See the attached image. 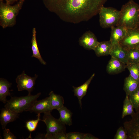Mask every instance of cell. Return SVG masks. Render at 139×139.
<instances>
[{
	"label": "cell",
	"instance_id": "obj_20",
	"mask_svg": "<svg viewBox=\"0 0 139 139\" xmlns=\"http://www.w3.org/2000/svg\"><path fill=\"white\" fill-rule=\"evenodd\" d=\"M36 31L35 28L32 30V37L31 41V49L32 52V57H34L38 59L40 63L44 65L46 64V62L42 58L38 48L36 39Z\"/></svg>",
	"mask_w": 139,
	"mask_h": 139
},
{
	"label": "cell",
	"instance_id": "obj_32",
	"mask_svg": "<svg viewBox=\"0 0 139 139\" xmlns=\"http://www.w3.org/2000/svg\"><path fill=\"white\" fill-rule=\"evenodd\" d=\"M98 138L90 134H85L84 139H97Z\"/></svg>",
	"mask_w": 139,
	"mask_h": 139
},
{
	"label": "cell",
	"instance_id": "obj_3",
	"mask_svg": "<svg viewBox=\"0 0 139 139\" xmlns=\"http://www.w3.org/2000/svg\"><path fill=\"white\" fill-rule=\"evenodd\" d=\"M24 0H19L14 5L0 1V25L3 29L14 26L16 18L21 9Z\"/></svg>",
	"mask_w": 139,
	"mask_h": 139
},
{
	"label": "cell",
	"instance_id": "obj_1",
	"mask_svg": "<svg viewBox=\"0 0 139 139\" xmlns=\"http://www.w3.org/2000/svg\"><path fill=\"white\" fill-rule=\"evenodd\" d=\"M107 0H55L51 5L67 15L88 18L96 14Z\"/></svg>",
	"mask_w": 139,
	"mask_h": 139
},
{
	"label": "cell",
	"instance_id": "obj_22",
	"mask_svg": "<svg viewBox=\"0 0 139 139\" xmlns=\"http://www.w3.org/2000/svg\"><path fill=\"white\" fill-rule=\"evenodd\" d=\"M59 113L60 120L65 125L70 126L72 124V113L66 107L63 106L58 110Z\"/></svg>",
	"mask_w": 139,
	"mask_h": 139
},
{
	"label": "cell",
	"instance_id": "obj_24",
	"mask_svg": "<svg viewBox=\"0 0 139 139\" xmlns=\"http://www.w3.org/2000/svg\"><path fill=\"white\" fill-rule=\"evenodd\" d=\"M127 50L128 63L138 64L139 61L138 48H132Z\"/></svg>",
	"mask_w": 139,
	"mask_h": 139
},
{
	"label": "cell",
	"instance_id": "obj_8",
	"mask_svg": "<svg viewBox=\"0 0 139 139\" xmlns=\"http://www.w3.org/2000/svg\"><path fill=\"white\" fill-rule=\"evenodd\" d=\"M125 49L138 48L139 46V28L127 29L124 37L119 42Z\"/></svg>",
	"mask_w": 139,
	"mask_h": 139
},
{
	"label": "cell",
	"instance_id": "obj_34",
	"mask_svg": "<svg viewBox=\"0 0 139 139\" xmlns=\"http://www.w3.org/2000/svg\"><path fill=\"white\" fill-rule=\"evenodd\" d=\"M138 65H139V61L138 62Z\"/></svg>",
	"mask_w": 139,
	"mask_h": 139
},
{
	"label": "cell",
	"instance_id": "obj_7",
	"mask_svg": "<svg viewBox=\"0 0 139 139\" xmlns=\"http://www.w3.org/2000/svg\"><path fill=\"white\" fill-rule=\"evenodd\" d=\"M38 76L35 74L34 77H31L26 74L25 71H23L15 79L18 91L25 90L28 92V94H31L34 88L35 81Z\"/></svg>",
	"mask_w": 139,
	"mask_h": 139
},
{
	"label": "cell",
	"instance_id": "obj_17",
	"mask_svg": "<svg viewBox=\"0 0 139 139\" xmlns=\"http://www.w3.org/2000/svg\"><path fill=\"white\" fill-rule=\"evenodd\" d=\"M111 46V44L110 40L99 42L94 50L98 57L110 55Z\"/></svg>",
	"mask_w": 139,
	"mask_h": 139
},
{
	"label": "cell",
	"instance_id": "obj_33",
	"mask_svg": "<svg viewBox=\"0 0 139 139\" xmlns=\"http://www.w3.org/2000/svg\"><path fill=\"white\" fill-rule=\"evenodd\" d=\"M5 1L6 3L11 4H12L16 1H17L18 0H0V1Z\"/></svg>",
	"mask_w": 139,
	"mask_h": 139
},
{
	"label": "cell",
	"instance_id": "obj_31",
	"mask_svg": "<svg viewBox=\"0 0 139 139\" xmlns=\"http://www.w3.org/2000/svg\"><path fill=\"white\" fill-rule=\"evenodd\" d=\"M66 134L65 132L58 133L54 136L52 139H67Z\"/></svg>",
	"mask_w": 139,
	"mask_h": 139
},
{
	"label": "cell",
	"instance_id": "obj_13",
	"mask_svg": "<svg viewBox=\"0 0 139 139\" xmlns=\"http://www.w3.org/2000/svg\"><path fill=\"white\" fill-rule=\"evenodd\" d=\"M126 68V64L115 58L111 57L107 65L106 71L109 74H116L124 71Z\"/></svg>",
	"mask_w": 139,
	"mask_h": 139
},
{
	"label": "cell",
	"instance_id": "obj_23",
	"mask_svg": "<svg viewBox=\"0 0 139 139\" xmlns=\"http://www.w3.org/2000/svg\"><path fill=\"white\" fill-rule=\"evenodd\" d=\"M133 106L129 99V96L126 95L123 101V105L121 118H123L125 116L131 115L132 117L135 114Z\"/></svg>",
	"mask_w": 139,
	"mask_h": 139
},
{
	"label": "cell",
	"instance_id": "obj_18",
	"mask_svg": "<svg viewBox=\"0 0 139 139\" xmlns=\"http://www.w3.org/2000/svg\"><path fill=\"white\" fill-rule=\"evenodd\" d=\"M139 87V81L136 80L130 75L125 79L123 89L126 95H129Z\"/></svg>",
	"mask_w": 139,
	"mask_h": 139
},
{
	"label": "cell",
	"instance_id": "obj_5",
	"mask_svg": "<svg viewBox=\"0 0 139 139\" xmlns=\"http://www.w3.org/2000/svg\"><path fill=\"white\" fill-rule=\"evenodd\" d=\"M51 112L44 113L43 121L46 124L47 133L44 136V138L52 139L53 137L58 133L65 132V124L59 119L54 118Z\"/></svg>",
	"mask_w": 139,
	"mask_h": 139
},
{
	"label": "cell",
	"instance_id": "obj_6",
	"mask_svg": "<svg viewBox=\"0 0 139 139\" xmlns=\"http://www.w3.org/2000/svg\"><path fill=\"white\" fill-rule=\"evenodd\" d=\"M98 13L100 26L103 28L116 26L120 16V11L112 7L104 6L100 8Z\"/></svg>",
	"mask_w": 139,
	"mask_h": 139
},
{
	"label": "cell",
	"instance_id": "obj_35",
	"mask_svg": "<svg viewBox=\"0 0 139 139\" xmlns=\"http://www.w3.org/2000/svg\"><path fill=\"white\" fill-rule=\"evenodd\" d=\"M138 49H139V47H138Z\"/></svg>",
	"mask_w": 139,
	"mask_h": 139
},
{
	"label": "cell",
	"instance_id": "obj_19",
	"mask_svg": "<svg viewBox=\"0 0 139 139\" xmlns=\"http://www.w3.org/2000/svg\"><path fill=\"white\" fill-rule=\"evenodd\" d=\"M12 83L6 79L2 78L0 79V101L4 103H6L7 100L6 97L10 96L9 88Z\"/></svg>",
	"mask_w": 139,
	"mask_h": 139
},
{
	"label": "cell",
	"instance_id": "obj_11",
	"mask_svg": "<svg viewBox=\"0 0 139 139\" xmlns=\"http://www.w3.org/2000/svg\"><path fill=\"white\" fill-rule=\"evenodd\" d=\"M53 110L49 97L40 100H37L28 111L38 114L51 112Z\"/></svg>",
	"mask_w": 139,
	"mask_h": 139
},
{
	"label": "cell",
	"instance_id": "obj_29",
	"mask_svg": "<svg viewBox=\"0 0 139 139\" xmlns=\"http://www.w3.org/2000/svg\"><path fill=\"white\" fill-rule=\"evenodd\" d=\"M85 134L79 132L66 133L67 139H84Z\"/></svg>",
	"mask_w": 139,
	"mask_h": 139
},
{
	"label": "cell",
	"instance_id": "obj_16",
	"mask_svg": "<svg viewBox=\"0 0 139 139\" xmlns=\"http://www.w3.org/2000/svg\"><path fill=\"white\" fill-rule=\"evenodd\" d=\"M94 75L95 74L93 73L85 83L77 87L73 86L74 95L78 98L80 106L81 108L82 106V99L86 95L89 85Z\"/></svg>",
	"mask_w": 139,
	"mask_h": 139
},
{
	"label": "cell",
	"instance_id": "obj_9",
	"mask_svg": "<svg viewBox=\"0 0 139 139\" xmlns=\"http://www.w3.org/2000/svg\"><path fill=\"white\" fill-rule=\"evenodd\" d=\"M132 117L129 121L124 123V127L127 134L128 139H139V110Z\"/></svg>",
	"mask_w": 139,
	"mask_h": 139
},
{
	"label": "cell",
	"instance_id": "obj_4",
	"mask_svg": "<svg viewBox=\"0 0 139 139\" xmlns=\"http://www.w3.org/2000/svg\"><path fill=\"white\" fill-rule=\"evenodd\" d=\"M41 94L39 92L32 95L31 94L25 96L11 97L4 106L8 108L19 113L24 111H28L37 99Z\"/></svg>",
	"mask_w": 139,
	"mask_h": 139
},
{
	"label": "cell",
	"instance_id": "obj_27",
	"mask_svg": "<svg viewBox=\"0 0 139 139\" xmlns=\"http://www.w3.org/2000/svg\"><path fill=\"white\" fill-rule=\"evenodd\" d=\"M37 119L35 120H30L26 123L25 127L30 132H31L35 131L37 126L38 123L41 121L40 114H37Z\"/></svg>",
	"mask_w": 139,
	"mask_h": 139
},
{
	"label": "cell",
	"instance_id": "obj_12",
	"mask_svg": "<svg viewBox=\"0 0 139 139\" xmlns=\"http://www.w3.org/2000/svg\"><path fill=\"white\" fill-rule=\"evenodd\" d=\"M19 113L10 109L2 108L0 115V121L3 130L8 123L15 120L19 117Z\"/></svg>",
	"mask_w": 139,
	"mask_h": 139
},
{
	"label": "cell",
	"instance_id": "obj_25",
	"mask_svg": "<svg viewBox=\"0 0 139 139\" xmlns=\"http://www.w3.org/2000/svg\"><path fill=\"white\" fill-rule=\"evenodd\" d=\"M126 68L130 73V75L134 79L139 81V65L138 64L128 63Z\"/></svg>",
	"mask_w": 139,
	"mask_h": 139
},
{
	"label": "cell",
	"instance_id": "obj_10",
	"mask_svg": "<svg viewBox=\"0 0 139 139\" xmlns=\"http://www.w3.org/2000/svg\"><path fill=\"white\" fill-rule=\"evenodd\" d=\"M79 44L85 49L94 50L99 42L94 33L90 31L85 32L79 38Z\"/></svg>",
	"mask_w": 139,
	"mask_h": 139
},
{
	"label": "cell",
	"instance_id": "obj_26",
	"mask_svg": "<svg viewBox=\"0 0 139 139\" xmlns=\"http://www.w3.org/2000/svg\"><path fill=\"white\" fill-rule=\"evenodd\" d=\"M129 98L136 112L139 110V87L129 95Z\"/></svg>",
	"mask_w": 139,
	"mask_h": 139
},
{
	"label": "cell",
	"instance_id": "obj_30",
	"mask_svg": "<svg viewBox=\"0 0 139 139\" xmlns=\"http://www.w3.org/2000/svg\"><path fill=\"white\" fill-rule=\"evenodd\" d=\"M3 136L4 139H16V137L8 129H3Z\"/></svg>",
	"mask_w": 139,
	"mask_h": 139
},
{
	"label": "cell",
	"instance_id": "obj_2",
	"mask_svg": "<svg viewBox=\"0 0 139 139\" xmlns=\"http://www.w3.org/2000/svg\"><path fill=\"white\" fill-rule=\"evenodd\" d=\"M116 26H122L127 29L139 27V5L131 0L123 5Z\"/></svg>",
	"mask_w": 139,
	"mask_h": 139
},
{
	"label": "cell",
	"instance_id": "obj_21",
	"mask_svg": "<svg viewBox=\"0 0 139 139\" xmlns=\"http://www.w3.org/2000/svg\"><path fill=\"white\" fill-rule=\"evenodd\" d=\"M50 103L53 110H58L64 106V100L63 97L55 93L53 91L49 94Z\"/></svg>",
	"mask_w": 139,
	"mask_h": 139
},
{
	"label": "cell",
	"instance_id": "obj_14",
	"mask_svg": "<svg viewBox=\"0 0 139 139\" xmlns=\"http://www.w3.org/2000/svg\"><path fill=\"white\" fill-rule=\"evenodd\" d=\"M110 55L115 58L126 65L128 63L127 50L122 47L119 43L111 46Z\"/></svg>",
	"mask_w": 139,
	"mask_h": 139
},
{
	"label": "cell",
	"instance_id": "obj_15",
	"mask_svg": "<svg viewBox=\"0 0 139 139\" xmlns=\"http://www.w3.org/2000/svg\"><path fill=\"white\" fill-rule=\"evenodd\" d=\"M113 26L111 27V31L110 40L112 46L119 43L125 36L127 29L122 26Z\"/></svg>",
	"mask_w": 139,
	"mask_h": 139
},
{
	"label": "cell",
	"instance_id": "obj_28",
	"mask_svg": "<svg viewBox=\"0 0 139 139\" xmlns=\"http://www.w3.org/2000/svg\"><path fill=\"white\" fill-rule=\"evenodd\" d=\"M128 136L124 127H120L117 130L114 139H127Z\"/></svg>",
	"mask_w": 139,
	"mask_h": 139
}]
</instances>
